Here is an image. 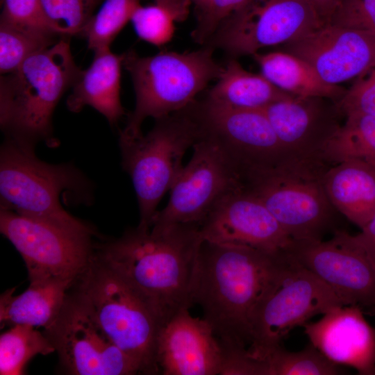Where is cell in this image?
<instances>
[{
	"label": "cell",
	"mask_w": 375,
	"mask_h": 375,
	"mask_svg": "<svg viewBox=\"0 0 375 375\" xmlns=\"http://www.w3.org/2000/svg\"><path fill=\"white\" fill-rule=\"evenodd\" d=\"M203 241L199 224L151 230L137 226L118 238L95 242V253L156 308L163 324L194 305Z\"/></svg>",
	"instance_id": "1"
},
{
	"label": "cell",
	"mask_w": 375,
	"mask_h": 375,
	"mask_svg": "<svg viewBox=\"0 0 375 375\" xmlns=\"http://www.w3.org/2000/svg\"><path fill=\"white\" fill-rule=\"evenodd\" d=\"M288 261L286 252L274 254L244 245L203 241L193 302L201 307L202 318L221 342L250 345L253 309Z\"/></svg>",
	"instance_id": "2"
},
{
	"label": "cell",
	"mask_w": 375,
	"mask_h": 375,
	"mask_svg": "<svg viewBox=\"0 0 375 375\" xmlns=\"http://www.w3.org/2000/svg\"><path fill=\"white\" fill-rule=\"evenodd\" d=\"M81 72L68 41L61 38L28 57L13 72L1 74L0 124L6 137L33 147L40 141L57 146L53 113Z\"/></svg>",
	"instance_id": "3"
},
{
	"label": "cell",
	"mask_w": 375,
	"mask_h": 375,
	"mask_svg": "<svg viewBox=\"0 0 375 375\" xmlns=\"http://www.w3.org/2000/svg\"><path fill=\"white\" fill-rule=\"evenodd\" d=\"M110 339L138 365L159 374L156 341L162 319L156 308L95 253L70 289Z\"/></svg>",
	"instance_id": "4"
},
{
	"label": "cell",
	"mask_w": 375,
	"mask_h": 375,
	"mask_svg": "<svg viewBox=\"0 0 375 375\" xmlns=\"http://www.w3.org/2000/svg\"><path fill=\"white\" fill-rule=\"evenodd\" d=\"M64 193L81 203L90 199V187L74 166L39 159L35 147L6 137L0 152L1 208L59 227L97 234L88 223L67 212L60 201Z\"/></svg>",
	"instance_id": "5"
},
{
	"label": "cell",
	"mask_w": 375,
	"mask_h": 375,
	"mask_svg": "<svg viewBox=\"0 0 375 375\" xmlns=\"http://www.w3.org/2000/svg\"><path fill=\"white\" fill-rule=\"evenodd\" d=\"M321 154L290 156L242 176L243 188L258 199L294 240H322L333 228L335 208L324 186L331 165Z\"/></svg>",
	"instance_id": "6"
},
{
	"label": "cell",
	"mask_w": 375,
	"mask_h": 375,
	"mask_svg": "<svg viewBox=\"0 0 375 375\" xmlns=\"http://www.w3.org/2000/svg\"><path fill=\"white\" fill-rule=\"evenodd\" d=\"M214 50L206 46L191 52L164 51L147 57L133 49L124 53L123 66L133 82L135 106L119 138L135 139L142 134L146 118H160L194 103L222 72L223 66L213 57Z\"/></svg>",
	"instance_id": "7"
},
{
	"label": "cell",
	"mask_w": 375,
	"mask_h": 375,
	"mask_svg": "<svg viewBox=\"0 0 375 375\" xmlns=\"http://www.w3.org/2000/svg\"><path fill=\"white\" fill-rule=\"evenodd\" d=\"M202 137L192 103L156 119L146 135L119 138L122 167L132 180L138 202V228L151 230L158 203L183 167L185 152Z\"/></svg>",
	"instance_id": "8"
},
{
	"label": "cell",
	"mask_w": 375,
	"mask_h": 375,
	"mask_svg": "<svg viewBox=\"0 0 375 375\" xmlns=\"http://www.w3.org/2000/svg\"><path fill=\"white\" fill-rule=\"evenodd\" d=\"M289 258L288 262L265 291L251 317L248 350L258 359L281 345L294 328L302 326L315 315L345 306L327 284Z\"/></svg>",
	"instance_id": "9"
},
{
	"label": "cell",
	"mask_w": 375,
	"mask_h": 375,
	"mask_svg": "<svg viewBox=\"0 0 375 375\" xmlns=\"http://www.w3.org/2000/svg\"><path fill=\"white\" fill-rule=\"evenodd\" d=\"M193 155L170 189L167 206L157 211L151 228L199 224L226 194L243 186L241 174L222 145L203 135Z\"/></svg>",
	"instance_id": "10"
},
{
	"label": "cell",
	"mask_w": 375,
	"mask_h": 375,
	"mask_svg": "<svg viewBox=\"0 0 375 375\" xmlns=\"http://www.w3.org/2000/svg\"><path fill=\"white\" fill-rule=\"evenodd\" d=\"M1 233L20 253L30 282L75 281L92 260L97 234L59 227L1 208Z\"/></svg>",
	"instance_id": "11"
},
{
	"label": "cell",
	"mask_w": 375,
	"mask_h": 375,
	"mask_svg": "<svg viewBox=\"0 0 375 375\" xmlns=\"http://www.w3.org/2000/svg\"><path fill=\"white\" fill-rule=\"evenodd\" d=\"M324 24L306 0H252L226 19L206 46L236 57L286 44Z\"/></svg>",
	"instance_id": "12"
},
{
	"label": "cell",
	"mask_w": 375,
	"mask_h": 375,
	"mask_svg": "<svg viewBox=\"0 0 375 375\" xmlns=\"http://www.w3.org/2000/svg\"><path fill=\"white\" fill-rule=\"evenodd\" d=\"M43 332L53 346L64 374H141L137 362L110 340L71 290L58 317Z\"/></svg>",
	"instance_id": "13"
},
{
	"label": "cell",
	"mask_w": 375,
	"mask_h": 375,
	"mask_svg": "<svg viewBox=\"0 0 375 375\" xmlns=\"http://www.w3.org/2000/svg\"><path fill=\"white\" fill-rule=\"evenodd\" d=\"M203 135L215 138L242 176L292 156L282 147L262 109L225 106L207 99L192 103Z\"/></svg>",
	"instance_id": "14"
},
{
	"label": "cell",
	"mask_w": 375,
	"mask_h": 375,
	"mask_svg": "<svg viewBox=\"0 0 375 375\" xmlns=\"http://www.w3.org/2000/svg\"><path fill=\"white\" fill-rule=\"evenodd\" d=\"M339 297L345 306L375 308V273L364 252L335 230L326 241L294 240L285 251Z\"/></svg>",
	"instance_id": "15"
},
{
	"label": "cell",
	"mask_w": 375,
	"mask_h": 375,
	"mask_svg": "<svg viewBox=\"0 0 375 375\" xmlns=\"http://www.w3.org/2000/svg\"><path fill=\"white\" fill-rule=\"evenodd\" d=\"M199 225L204 241L269 253L285 252L293 242L262 201L243 186L222 198Z\"/></svg>",
	"instance_id": "16"
},
{
	"label": "cell",
	"mask_w": 375,
	"mask_h": 375,
	"mask_svg": "<svg viewBox=\"0 0 375 375\" xmlns=\"http://www.w3.org/2000/svg\"><path fill=\"white\" fill-rule=\"evenodd\" d=\"M284 47L331 85L359 78L375 68L374 35L328 23Z\"/></svg>",
	"instance_id": "17"
},
{
	"label": "cell",
	"mask_w": 375,
	"mask_h": 375,
	"mask_svg": "<svg viewBox=\"0 0 375 375\" xmlns=\"http://www.w3.org/2000/svg\"><path fill=\"white\" fill-rule=\"evenodd\" d=\"M223 350L210 325L184 308L160 326L156 341V363L163 375H217Z\"/></svg>",
	"instance_id": "18"
},
{
	"label": "cell",
	"mask_w": 375,
	"mask_h": 375,
	"mask_svg": "<svg viewBox=\"0 0 375 375\" xmlns=\"http://www.w3.org/2000/svg\"><path fill=\"white\" fill-rule=\"evenodd\" d=\"M302 327L309 342L331 361L351 367L360 375H374L375 328L360 306L333 308Z\"/></svg>",
	"instance_id": "19"
},
{
	"label": "cell",
	"mask_w": 375,
	"mask_h": 375,
	"mask_svg": "<svg viewBox=\"0 0 375 375\" xmlns=\"http://www.w3.org/2000/svg\"><path fill=\"white\" fill-rule=\"evenodd\" d=\"M284 149L292 156L321 154L341 124L336 102L293 96L261 108Z\"/></svg>",
	"instance_id": "20"
},
{
	"label": "cell",
	"mask_w": 375,
	"mask_h": 375,
	"mask_svg": "<svg viewBox=\"0 0 375 375\" xmlns=\"http://www.w3.org/2000/svg\"><path fill=\"white\" fill-rule=\"evenodd\" d=\"M90 67L82 72L67 99V108L80 112L90 106L103 115L111 126L126 115L120 100L121 67L124 53H112L110 47L98 49Z\"/></svg>",
	"instance_id": "21"
},
{
	"label": "cell",
	"mask_w": 375,
	"mask_h": 375,
	"mask_svg": "<svg viewBox=\"0 0 375 375\" xmlns=\"http://www.w3.org/2000/svg\"><path fill=\"white\" fill-rule=\"evenodd\" d=\"M327 197L335 208L362 228L375 213V167L358 160L330 165L324 176Z\"/></svg>",
	"instance_id": "22"
},
{
	"label": "cell",
	"mask_w": 375,
	"mask_h": 375,
	"mask_svg": "<svg viewBox=\"0 0 375 375\" xmlns=\"http://www.w3.org/2000/svg\"><path fill=\"white\" fill-rule=\"evenodd\" d=\"M74 281L47 279L30 282L22 293L15 295V288L0 297V327L27 324L44 328L60 314Z\"/></svg>",
	"instance_id": "23"
},
{
	"label": "cell",
	"mask_w": 375,
	"mask_h": 375,
	"mask_svg": "<svg viewBox=\"0 0 375 375\" xmlns=\"http://www.w3.org/2000/svg\"><path fill=\"white\" fill-rule=\"evenodd\" d=\"M252 56L264 76L293 96L321 97L337 102L347 90L325 82L308 62L286 51L257 53Z\"/></svg>",
	"instance_id": "24"
},
{
	"label": "cell",
	"mask_w": 375,
	"mask_h": 375,
	"mask_svg": "<svg viewBox=\"0 0 375 375\" xmlns=\"http://www.w3.org/2000/svg\"><path fill=\"white\" fill-rule=\"evenodd\" d=\"M208 92L207 99L228 106L261 109L293 95L271 83L262 74L248 72L235 59H230Z\"/></svg>",
	"instance_id": "25"
},
{
	"label": "cell",
	"mask_w": 375,
	"mask_h": 375,
	"mask_svg": "<svg viewBox=\"0 0 375 375\" xmlns=\"http://www.w3.org/2000/svg\"><path fill=\"white\" fill-rule=\"evenodd\" d=\"M344 123L324 144L321 156L330 164L358 160L375 167V116H345Z\"/></svg>",
	"instance_id": "26"
},
{
	"label": "cell",
	"mask_w": 375,
	"mask_h": 375,
	"mask_svg": "<svg viewBox=\"0 0 375 375\" xmlns=\"http://www.w3.org/2000/svg\"><path fill=\"white\" fill-rule=\"evenodd\" d=\"M55 349L43 331L27 324L8 327L0 335V374L22 375L37 355L46 356Z\"/></svg>",
	"instance_id": "27"
},
{
	"label": "cell",
	"mask_w": 375,
	"mask_h": 375,
	"mask_svg": "<svg viewBox=\"0 0 375 375\" xmlns=\"http://www.w3.org/2000/svg\"><path fill=\"white\" fill-rule=\"evenodd\" d=\"M190 0H154L140 6L131 22L140 38L156 46L169 42L175 31V23L185 20L189 13Z\"/></svg>",
	"instance_id": "28"
},
{
	"label": "cell",
	"mask_w": 375,
	"mask_h": 375,
	"mask_svg": "<svg viewBox=\"0 0 375 375\" xmlns=\"http://www.w3.org/2000/svg\"><path fill=\"white\" fill-rule=\"evenodd\" d=\"M261 360L265 362L267 375H336L342 372L310 342L297 351L279 345Z\"/></svg>",
	"instance_id": "29"
},
{
	"label": "cell",
	"mask_w": 375,
	"mask_h": 375,
	"mask_svg": "<svg viewBox=\"0 0 375 375\" xmlns=\"http://www.w3.org/2000/svg\"><path fill=\"white\" fill-rule=\"evenodd\" d=\"M143 0H103L81 35L85 36L90 49L95 51L110 47L115 37L131 19Z\"/></svg>",
	"instance_id": "30"
},
{
	"label": "cell",
	"mask_w": 375,
	"mask_h": 375,
	"mask_svg": "<svg viewBox=\"0 0 375 375\" xmlns=\"http://www.w3.org/2000/svg\"><path fill=\"white\" fill-rule=\"evenodd\" d=\"M58 40L56 37L0 23L1 74L13 72L28 57Z\"/></svg>",
	"instance_id": "31"
},
{
	"label": "cell",
	"mask_w": 375,
	"mask_h": 375,
	"mask_svg": "<svg viewBox=\"0 0 375 375\" xmlns=\"http://www.w3.org/2000/svg\"><path fill=\"white\" fill-rule=\"evenodd\" d=\"M103 0H40L53 30L61 36L82 35Z\"/></svg>",
	"instance_id": "32"
},
{
	"label": "cell",
	"mask_w": 375,
	"mask_h": 375,
	"mask_svg": "<svg viewBox=\"0 0 375 375\" xmlns=\"http://www.w3.org/2000/svg\"><path fill=\"white\" fill-rule=\"evenodd\" d=\"M0 23L57 38L40 0H3Z\"/></svg>",
	"instance_id": "33"
},
{
	"label": "cell",
	"mask_w": 375,
	"mask_h": 375,
	"mask_svg": "<svg viewBox=\"0 0 375 375\" xmlns=\"http://www.w3.org/2000/svg\"><path fill=\"white\" fill-rule=\"evenodd\" d=\"M326 23L375 36V0H342Z\"/></svg>",
	"instance_id": "34"
},
{
	"label": "cell",
	"mask_w": 375,
	"mask_h": 375,
	"mask_svg": "<svg viewBox=\"0 0 375 375\" xmlns=\"http://www.w3.org/2000/svg\"><path fill=\"white\" fill-rule=\"evenodd\" d=\"M252 0H212L206 10L197 19L192 31L194 41L206 44L219 26Z\"/></svg>",
	"instance_id": "35"
},
{
	"label": "cell",
	"mask_w": 375,
	"mask_h": 375,
	"mask_svg": "<svg viewBox=\"0 0 375 375\" xmlns=\"http://www.w3.org/2000/svg\"><path fill=\"white\" fill-rule=\"evenodd\" d=\"M359 77L336 104L343 116L358 113L375 116V68Z\"/></svg>",
	"instance_id": "36"
},
{
	"label": "cell",
	"mask_w": 375,
	"mask_h": 375,
	"mask_svg": "<svg viewBox=\"0 0 375 375\" xmlns=\"http://www.w3.org/2000/svg\"><path fill=\"white\" fill-rule=\"evenodd\" d=\"M356 235L349 238L365 254L375 273V213Z\"/></svg>",
	"instance_id": "37"
},
{
	"label": "cell",
	"mask_w": 375,
	"mask_h": 375,
	"mask_svg": "<svg viewBox=\"0 0 375 375\" xmlns=\"http://www.w3.org/2000/svg\"><path fill=\"white\" fill-rule=\"evenodd\" d=\"M315 10L324 23H326L342 0H306Z\"/></svg>",
	"instance_id": "38"
},
{
	"label": "cell",
	"mask_w": 375,
	"mask_h": 375,
	"mask_svg": "<svg viewBox=\"0 0 375 375\" xmlns=\"http://www.w3.org/2000/svg\"><path fill=\"white\" fill-rule=\"evenodd\" d=\"M195 6L197 19L208 8L212 0H190Z\"/></svg>",
	"instance_id": "39"
},
{
	"label": "cell",
	"mask_w": 375,
	"mask_h": 375,
	"mask_svg": "<svg viewBox=\"0 0 375 375\" xmlns=\"http://www.w3.org/2000/svg\"><path fill=\"white\" fill-rule=\"evenodd\" d=\"M373 310L374 311V313H375V308H373ZM374 375H375V372H374Z\"/></svg>",
	"instance_id": "40"
}]
</instances>
